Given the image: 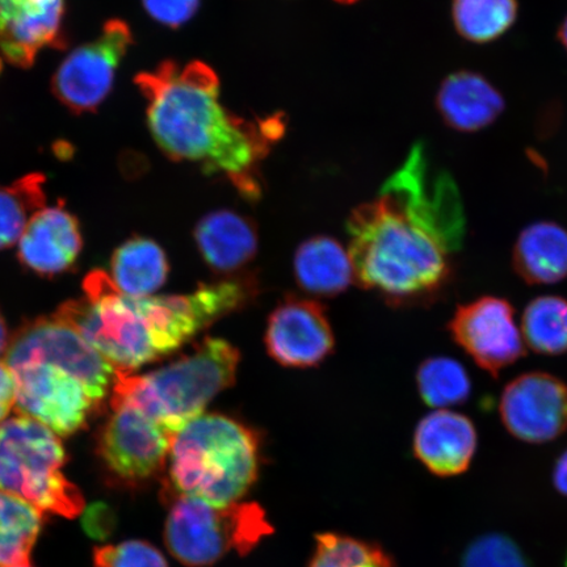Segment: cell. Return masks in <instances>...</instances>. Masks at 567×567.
<instances>
[{
  "instance_id": "obj_10",
  "label": "cell",
  "mask_w": 567,
  "mask_h": 567,
  "mask_svg": "<svg viewBox=\"0 0 567 567\" xmlns=\"http://www.w3.org/2000/svg\"><path fill=\"white\" fill-rule=\"evenodd\" d=\"M133 41L125 21H106L95 40L74 49L55 70L54 96L76 115L95 112L110 96L117 69Z\"/></svg>"
},
{
  "instance_id": "obj_27",
  "label": "cell",
  "mask_w": 567,
  "mask_h": 567,
  "mask_svg": "<svg viewBox=\"0 0 567 567\" xmlns=\"http://www.w3.org/2000/svg\"><path fill=\"white\" fill-rule=\"evenodd\" d=\"M422 400L430 408L449 410L470 399L472 384L465 368L450 358H431L416 373Z\"/></svg>"
},
{
  "instance_id": "obj_5",
  "label": "cell",
  "mask_w": 567,
  "mask_h": 567,
  "mask_svg": "<svg viewBox=\"0 0 567 567\" xmlns=\"http://www.w3.org/2000/svg\"><path fill=\"white\" fill-rule=\"evenodd\" d=\"M65 446L54 432L30 417L0 424V492L18 496L42 514L73 519L84 509L83 494L63 466Z\"/></svg>"
},
{
  "instance_id": "obj_16",
  "label": "cell",
  "mask_w": 567,
  "mask_h": 567,
  "mask_svg": "<svg viewBox=\"0 0 567 567\" xmlns=\"http://www.w3.org/2000/svg\"><path fill=\"white\" fill-rule=\"evenodd\" d=\"M80 221L62 204L35 212L19 239L20 264L41 276L66 272L82 251Z\"/></svg>"
},
{
  "instance_id": "obj_19",
  "label": "cell",
  "mask_w": 567,
  "mask_h": 567,
  "mask_svg": "<svg viewBox=\"0 0 567 567\" xmlns=\"http://www.w3.org/2000/svg\"><path fill=\"white\" fill-rule=\"evenodd\" d=\"M195 243L213 271L231 275L250 264L259 239L250 218L233 210H216L198 221Z\"/></svg>"
},
{
  "instance_id": "obj_20",
  "label": "cell",
  "mask_w": 567,
  "mask_h": 567,
  "mask_svg": "<svg viewBox=\"0 0 567 567\" xmlns=\"http://www.w3.org/2000/svg\"><path fill=\"white\" fill-rule=\"evenodd\" d=\"M295 278L313 296L343 293L354 279L350 254L334 238L318 236L305 240L295 255Z\"/></svg>"
},
{
  "instance_id": "obj_2",
  "label": "cell",
  "mask_w": 567,
  "mask_h": 567,
  "mask_svg": "<svg viewBox=\"0 0 567 567\" xmlns=\"http://www.w3.org/2000/svg\"><path fill=\"white\" fill-rule=\"evenodd\" d=\"M136 84L146 101L148 130L168 158L223 175L247 200L260 198L261 163L286 130L282 116L234 115L221 102L217 74L200 61L162 62L140 73Z\"/></svg>"
},
{
  "instance_id": "obj_11",
  "label": "cell",
  "mask_w": 567,
  "mask_h": 567,
  "mask_svg": "<svg viewBox=\"0 0 567 567\" xmlns=\"http://www.w3.org/2000/svg\"><path fill=\"white\" fill-rule=\"evenodd\" d=\"M11 370L16 374L19 416L45 425L56 436L76 434L99 411L86 385L59 367L30 361Z\"/></svg>"
},
{
  "instance_id": "obj_14",
  "label": "cell",
  "mask_w": 567,
  "mask_h": 567,
  "mask_svg": "<svg viewBox=\"0 0 567 567\" xmlns=\"http://www.w3.org/2000/svg\"><path fill=\"white\" fill-rule=\"evenodd\" d=\"M265 343L280 365L310 368L329 357L336 340L321 303L290 296L269 316Z\"/></svg>"
},
{
  "instance_id": "obj_4",
  "label": "cell",
  "mask_w": 567,
  "mask_h": 567,
  "mask_svg": "<svg viewBox=\"0 0 567 567\" xmlns=\"http://www.w3.org/2000/svg\"><path fill=\"white\" fill-rule=\"evenodd\" d=\"M239 360L228 340L205 338L159 370L142 375L116 372L111 401L130 403L175 435L234 384Z\"/></svg>"
},
{
  "instance_id": "obj_35",
  "label": "cell",
  "mask_w": 567,
  "mask_h": 567,
  "mask_svg": "<svg viewBox=\"0 0 567 567\" xmlns=\"http://www.w3.org/2000/svg\"><path fill=\"white\" fill-rule=\"evenodd\" d=\"M11 337L9 334V329H7V323L4 321L2 311H0V357L6 354L7 349H9Z\"/></svg>"
},
{
  "instance_id": "obj_18",
  "label": "cell",
  "mask_w": 567,
  "mask_h": 567,
  "mask_svg": "<svg viewBox=\"0 0 567 567\" xmlns=\"http://www.w3.org/2000/svg\"><path fill=\"white\" fill-rule=\"evenodd\" d=\"M505 99L491 81L466 70L446 76L436 96L444 123L464 133L491 126L505 111Z\"/></svg>"
},
{
  "instance_id": "obj_13",
  "label": "cell",
  "mask_w": 567,
  "mask_h": 567,
  "mask_svg": "<svg viewBox=\"0 0 567 567\" xmlns=\"http://www.w3.org/2000/svg\"><path fill=\"white\" fill-rule=\"evenodd\" d=\"M503 424L522 442L555 441L567 430V385L549 373L519 375L501 396Z\"/></svg>"
},
{
  "instance_id": "obj_36",
  "label": "cell",
  "mask_w": 567,
  "mask_h": 567,
  "mask_svg": "<svg viewBox=\"0 0 567 567\" xmlns=\"http://www.w3.org/2000/svg\"><path fill=\"white\" fill-rule=\"evenodd\" d=\"M558 40L559 42H561L563 47L565 48V51L567 52V17L563 21V24L559 25Z\"/></svg>"
},
{
  "instance_id": "obj_23",
  "label": "cell",
  "mask_w": 567,
  "mask_h": 567,
  "mask_svg": "<svg viewBox=\"0 0 567 567\" xmlns=\"http://www.w3.org/2000/svg\"><path fill=\"white\" fill-rule=\"evenodd\" d=\"M44 515L18 496L0 492V567H32Z\"/></svg>"
},
{
  "instance_id": "obj_33",
  "label": "cell",
  "mask_w": 567,
  "mask_h": 567,
  "mask_svg": "<svg viewBox=\"0 0 567 567\" xmlns=\"http://www.w3.org/2000/svg\"><path fill=\"white\" fill-rule=\"evenodd\" d=\"M16 374L4 361H0V424L7 420L11 410L16 408Z\"/></svg>"
},
{
  "instance_id": "obj_17",
  "label": "cell",
  "mask_w": 567,
  "mask_h": 567,
  "mask_svg": "<svg viewBox=\"0 0 567 567\" xmlns=\"http://www.w3.org/2000/svg\"><path fill=\"white\" fill-rule=\"evenodd\" d=\"M476 450V427L470 417L455 411H432L415 430V456L437 476L451 477L464 473Z\"/></svg>"
},
{
  "instance_id": "obj_30",
  "label": "cell",
  "mask_w": 567,
  "mask_h": 567,
  "mask_svg": "<svg viewBox=\"0 0 567 567\" xmlns=\"http://www.w3.org/2000/svg\"><path fill=\"white\" fill-rule=\"evenodd\" d=\"M92 561L94 567H168L153 544L141 540L97 547L92 551Z\"/></svg>"
},
{
  "instance_id": "obj_3",
  "label": "cell",
  "mask_w": 567,
  "mask_h": 567,
  "mask_svg": "<svg viewBox=\"0 0 567 567\" xmlns=\"http://www.w3.org/2000/svg\"><path fill=\"white\" fill-rule=\"evenodd\" d=\"M257 432L224 414H202L173 437L165 494L216 505L239 502L259 476Z\"/></svg>"
},
{
  "instance_id": "obj_34",
  "label": "cell",
  "mask_w": 567,
  "mask_h": 567,
  "mask_svg": "<svg viewBox=\"0 0 567 567\" xmlns=\"http://www.w3.org/2000/svg\"><path fill=\"white\" fill-rule=\"evenodd\" d=\"M553 481H555L557 491L567 495V451L557 461L555 473H553Z\"/></svg>"
},
{
  "instance_id": "obj_24",
  "label": "cell",
  "mask_w": 567,
  "mask_h": 567,
  "mask_svg": "<svg viewBox=\"0 0 567 567\" xmlns=\"http://www.w3.org/2000/svg\"><path fill=\"white\" fill-rule=\"evenodd\" d=\"M517 12V0H452L453 25L474 44L498 40L515 24Z\"/></svg>"
},
{
  "instance_id": "obj_6",
  "label": "cell",
  "mask_w": 567,
  "mask_h": 567,
  "mask_svg": "<svg viewBox=\"0 0 567 567\" xmlns=\"http://www.w3.org/2000/svg\"><path fill=\"white\" fill-rule=\"evenodd\" d=\"M166 502V547L187 567L215 565L230 551L246 556L274 534L258 503L216 505L188 495H168Z\"/></svg>"
},
{
  "instance_id": "obj_21",
  "label": "cell",
  "mask_w": 567,
  "mask_h": 567,
  "mask_svg": "<svg viewBox=\"0 0 567 567\" xmlns=\"http://www.w3.org/2000/svg\"><path fill=\"white\" fill-rule=\"evenodd\" d=\"M514 267L528 284H556L567 278V230L550 221L527 226L517 237Z\"/></svg>"
},
{
  "instance_id": "obj_8",
  "label": "cell",
  "mask_w": 567,
  "mask_h": 567,
  "mask_svg": "<svg viewBox=\"0 0 567 567\" xmlns=\"http://www.w3.org/2000/svg\"><path fill=\"white\" fill-rule=\"evenodd\" d=\"M30 361L52 364L75 375L89 389L97 410L112 393L117 372L73 328L53 316L35 319L11 337L4 363L13 368Z\"/></svg>"
},
{
  "instance_id": "obj_7",
  "label": "cell",
  "mask_w": 567,
  "mask_h": 567,
  "mask_svg": "<svg viewBox=\"0 0 567 567\" xmlns=\"http://www.w3.org/2000/svg\"><path fill=\"white\" fill-rule=\"evenodd\" d=\"M84 297L68 301L53 317L73 328L117 372L132 373L158 360L133 297L125 296L101 269L83 282Z\"/></svg>"
},
{
  "instance_id": "obj_32",
  "label": "cell",
  "mask_w": 567,
  "mask_h": 567,
  "mask_svg": "<svg viewBox=\"0 0 567 567\" xmlns=\"http://www.w3.org/2000/svg\"><path fill=\"white\" fill-rule=\"evenodd\" d=\"M83 528L90 537L105 540L116 528V515L109 506L97 503L84 514Z\"/></svg>"
},
{
  "instance_id": "obj_31",
  "label": "cell",
  "mask_w": 567,
  "mask_h": 567,
  "mask_svg": "<svg viewBox=\"0 0 567 567\" xmlns=\"http://www.w3.org/2000/svg\"><path fill=\"white\" fill-rule=\"evenodd\" d=\"M142 3L155 21L177 28L194 18L200 0H142Z\"/></svg>"
},
{
  "instance_id": "obj_22",
  "label": "cell",
  "mask_w": 567,
  "mask_h": 567,
  "mask_svg": "<svg viewBox=\"0 0 567 567\" xmlns=\"http://www.w3.org/2000/svg\"><path fill=\"white\" fill-rule=\"evenodd\" d=\"M112 281L125 296L148 297L168 278L169 264L165 250L153 239L134 237L113 254Z\"/></svg>"
},
{
  "instance_id": "obj_9",
  "label": "cell",
  "mask_w": 567,
  "mask_h": 567,
  "mask_svg": "<svg viewBox=\"0 0 567 567\" xmlns=\"http://www.w3.org/2000/svg\"><path fill=\"white\" fill-rule=\"evenodd\" d=\"M96 453L118 484L136 487L165 472L174 434L130 403L111 401Z\"/></svg>"
},
{
  "instance_id": "obj_28",
  "label": "cell",
  "mask_w": 567,
  "mask_h": 567,
  "mask_svg": "<svg viewBox=\"0 0 567 567\" xmlns=\"http://www.w3.org/2000/svg\"><path fill=\"white\" fill-rule=\"evenodd\" d=\"M316 543L309 567H394L384 550L357 538L322 534Z\"/></svg>"
},
{
  "instance_id": "obj_38",
  "label": "cell",
  "mask_w": 567,
  "mask_h": 567,
  "mask_svg": "<svg viewBox=\"0 0 567 567\" xmlns=\"http://www.w3.org/2000/svg\"><path fill=\"white\" fill-rule=\"evenodd\" d=\"M0 63H2V61H0Z\"/></svg>"
},
{
  "instance_id": "obj_1",
  "label": "cell",
  "mask_w": 567,
  "mask_h": 567,
  "mask_svg": "<svg viewBox=\"0 0 567 567\" xmlns=\"http://www.w3.org/2000/svg\"><path fill=\"white\" fill-rule=\"evenodd\" d=\"M347 230L354 280L396 302L421 301L449 282L465 218L425 163L410 157L379 198L352 212Z\"/></svg>"
},
{
  "instance_id": "obj_25",
  "label": "cell",
  "mask_w": 567,
  "mask_h": 567,
  "mask_svg": "<svg viewBox=\"0 0 567 567\" xmlns=\"http://www.w3.org/2000/svg\"><path fill=\"white\" fill-rule=\"evenodd\" d=\"M45 177L31 174L0 186V250L18 243L35 212L45 207Z\"/></svg>"
},
{
  "instance_id": "obj_37",
  "label": "cell",
  "mask_w": 567,
  "mask_h": 567,
  "mask_svg": "<svg viewBox=\"0 0 567 567\" xmlns=\"http://www.w3.org/2000/svg\"><path fill=\"white\" fill-rule=\"evenodd\" d=\"M337 2L350 4L353 2H358V0H337Z\"/></svg>"
},
{
  "instance_id": "obj_12",
  "label": "cell",
  "mask_w": 567,
  "mask_h": 567,
  "mask_svg": "<svg viewBox=\"0 0 567 567\" xmlns=\"http://www.w3.org/2000/svg\"><path fill=\"white\" fill-rule=\"evenodd\" d=\"M453 340L496 378L524 354V339L506 300L481 297L456 310L449 326Z\"/></svg>"
},
{
  "instance_id": "obj_15",
  "label": "cell",
  "mask_w": 567,
  "mask_h": 567,
  "mask_svg": "<svg viewBox=\"0 0 567 567\" xmlns=\"http://www.w3.org/2000/svg\"><path fill=\"white\" fill-rule=\"evenodd\" d=\"M65 0H0V54L28 69L48 48L66 42Z\"/></svg>"
},
{
  "instance_id": "obj_29",
  "label": "cell",
  "mask_w": 567,
  "mask_h": 567,
  "mask_svg": "<svg viewBox=\"0 0 567 567\" xmlns=\"http://www.w3.org/2000/svg\"><path fill=\"white\" fill-rule=\"evenodd\" d=\"M461 567H528L512 538L486 535L474 540L464 553Z\"/></svg>"
},
{
  "instance_id": "obj_26",
  "label": "cell",
  "mask_w": 567,
  "mask_h": 567,
  "mask_svg": "<svg viewBox=\"0 0 567 567\" xmlns=\"http://www.w3.org/2000/svg\"><path fill=\"white\" fill-rule=\"evenodd\" d=\"M524 342L537 353L555 354L567 350V301L543 296L529 302L522 319Z\"/></svg>"
}]
</instances>
